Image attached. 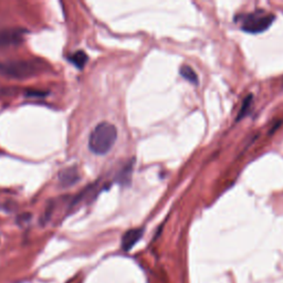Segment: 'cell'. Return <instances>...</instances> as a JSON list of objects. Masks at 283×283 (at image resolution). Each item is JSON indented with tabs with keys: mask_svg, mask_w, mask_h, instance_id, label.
I'll list each match as a JSON object with an SVG mask.
<instances>
[{
	"mask_svg": "<svg viewBox=\"0 0 283 283\" xmlns=\"http://www.w3.org/2000/svg\"><path fill=\"white\" fill-rule=\"evenodd\" d=\"M274 19L276 17L273 15L265 13L264 10H258L237 16L236 21L240 23V29L242 31L256 35L268 30Z\"/></svg>",
	"mask_w": 283,
	"mask_h": 283,
	"instance_id": "3957f363",
	"label": "cell"
},
{
	"mask_svg": "<svg viewBox=\"0 0 283 283\" xmlns=\"http://www.w3.org/2000/svg\"><path fill=\"white\" fill-rule=\"evenodd\" d=\"M143 229L142 228H134L127 230L122 237V249L124 251H129L137 242L141 240L143 236Z\"/></svg>",
	"mask_w": 283,
	"mask_h": 283,
	"instance_id": "8992f818",
	"label": "cell"
},
{
	"mask_svg": "<svg viewBox=\"0 0 283 283\" xmlns=\"http://www.w3.org/2000/svg\"><path fill=\"white\" fill-rule=\"evenodd\" d=\"M117 140V128L108 122L99 123L88 137V148L95 155H105L111 151Z\"/></svg>",
	"mask_w": 283,
	"mask_h": 283,
	"instance_id": "6da1fadb",
	"label": "cell"
},
{
	"mask_svg": "<svg viewBox=\"0 0 283 283\" xmlns=\"http://www.w3.org/2000/svg\"><path fill=\"white\" fill-rule=\"evenodd\" d=\"M25 38V30L19 28H9L0 30V48L19 46Z\"/></svg>",
	"mask_w": 283,
	"mask_h": 283,
	"instance_id": "277c9868",
	"label": "cell"
},
{
	"mask_svg": "<svg viewBox=\"0 0 283 283\" xmlns=\"http://www.w3.org/2000/svg\"><path fill=\"white\" fill-rule=\"evenodd\" d=\"M133 164H134V160L129 161L125 166L121 169V172L117 175V181L122 185H128L129 180H131L132 176V171H133Z\"/></svg>",
	"mask_w": 283,
	"mask_h": 283,
	"instance_id": "52a82bcc",
	"label": "cell"
},
{
	"mask_svg": "<svg viewBox=\"0 0 283 283\" xmlns=\"http://www.w3.org/2000/svg\"><path fill=\"white\" fill-rule=\"evenodd\" d=\"M27 96H30V98H34V96H38V98H41V96H44L47 93H42V92H37V91H29L26 93Z\"/></svg>",
	"mask_w": 283,
	"mask_h": 283,
	"instance_id": "8fae6325",
	"label": "cell"
},
{
	"mask_svg": "<svg viewBox=\"0 0 283 283\" xmlns=\"http://www.w3.org/2000/svg\"><path fill=\"white\" fill-rule=\"evenodd\" d=\"M179 73L183 76L185 80H187L188 82H191L193 84H198V75L194 69L192 67L187 66V64H184L179 69Z\"/></svg>",
	"mask_w": 283,
	"mask_h": 283,
	"instance_id": "9c48e42d",
	"label": "cell"
},
{
	"mask_svg": "<svg viewBox=\"0 0 283 283\" xmlns=\"http://www.w3.org/2000/svg\"><path fill=\"white\" fill-rule=\"evenodd\" d=\"M79 169L76 166H71L64 168L59 173V183L62 187H71L80 180Z\"/></svg>",
	"mask_w": 283,
	"mask_h": 283,
	"instance_id": "5b68a950",
	"label": "cell"
},
{
	"mask_svg": "<svg viewBox=\"0 0 283 283\" xmlns=\"http://www.w3.org/2000/svg\"><path fill=\"white\" fill-rule=\"evenodd\" d=\"M41 71L38 62L29 60H11L0 62V74L6 78L22 80L37 75Z\"/></svg>",
	"mask_w": 283,
	"mask_h": 283,
	"instance_id": "7a4b0ae2",
	"label": "cell"
},
{
	"mask_svg": "<svg viewBox=\"0 0 283 283\" xmlns=\"http://www.w3.org/2000/svg\"><path fill=\"white\" fill-rule=\"evenodd\" d=\"M251 105H252V95L250 94L248 96H246L244 103H242L240 111H239V113H238L236 121H240V120L244 119V117L248 114V112L250 110V107H251Z\"/></svg>",
	"mask_w": 283,
	"mask_h": 283,
	"instance_id": "30bf717a",
	"label": "cell"
},
{
	"mask_svg": "<svg viewBox=\"0 0 283 283\" xmlns=\"http://www.w3.org/2000/svg\"><path fill=\"white\" fill-rule=\"evenodd\" d=\"M69 60H70L71 63H73L74 66L78 69H83L86 67V64L88 60V56L87 54V52H84L82 50H79L74 52L71 56H69Z\"/></svg>",
	"mask_w": 283,
	"mask_h": 283,
	"instance_id": "ba28073f",
	"label": "cell"
}]
</instances>
